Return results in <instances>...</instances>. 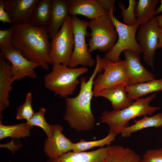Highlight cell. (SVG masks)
Masks as SVG:
<instances>
[{
    "mask_svg": "<svg viewBox=\"0 0 162 162\" xmlns=\"http://www.w3.org/2000/svg\"><path fill=\"white\" fill-rule=\"evenodd\" d=\"M96 65L88 80L82 77L80 79V91L74 98H65L66 109L63 116L70 128L78 132L90 131L95 123V117L91 109V101L93 96V82L96 76L104 70L103 58L97 54Z\"/></svg>",
    "mask_w": 162,
    "mask_h": 162,
    "instance_id": "6da1fadb",
    "label": "cell"
},
{
    "mask_svg": "<svg viewBox=\"0 0 162 162\" xmlns=\"http://www.w3.org/2000/svg\"><path fill=\"white\" fill-rule=\"evenodd\" d=\"M14 32L11 39L13 47L20 51L29 60L39 64L46 70L52 64L49 55L51 43L48 27H38L30 23L12 25Z\"/></svg>",
    "mask_w": 162,
    "mask_h": 162,
    "instance_id": "7a4b0ae2",
    "label": "cell"
},
{
    "mask_svg": "<svg viewBox=\"0 0 162 162\" xmlns=\"http://www.w3.org/2000/svg\"><path fill=\"white\" fill-rule=\"evenodd\" d=\"M156 96L157 94L154 93L145 98L138 99L129 106L122 110H105L100 118V122L108 125L109 133L120 134L123 129L129 126L130 120L137 117L151 116L161 109L159 106L150 105Z\"/></svg>",
    "mask_w": 162,
    "mask_h": 162,
    "instance_id": "3957f363",
    "label": "cell"
},
{
    "mask_svg": "<svg viewBox=\"0 0 162 162\" xmlns=\"http://www.w3.org/2000/svg\"><path fill=\"white\" fill-rule=\"evenodd\" d=\"M87 67L71 68L61 64L53 65L52 70L44 77L45 87L55 95L66 98L73 94L80 81L78 77L88 72Z\"/></svg>",
    "mask_w": 162,
    "mask_h": 162,
    "instance_id": "277c9868",
    "label": "cell"
},
{
    "mask_svg": "<svg viewBox=\"0 0 162 162\" xmlns=\"http://www.w3.org/2000/svg\"><path fill=\"white\" fill-rule=\"evenodd\" d=\"M88 26L91 30L88 44L89 52L91 53L96 50L106 52L110 51L116 43L118 36L109 15L106 14L90 20Z\"/></svg>",
    "mask_w": 162,
    "mask_h": 162,
    "instance_id": "5b68a950",
    "label": "cell"
},
{
    "mask_svg": "<svg viewBox=\"0 0 162 162\" xmlns=\"http://www.w3.org/2000/svg\"><path fill=\"white\" fill-rule=\"evenodd\" d=\"M113 12L111 11L108 14L116 29L118 39L113 48L105 53L104 58L115 62L121 60V53L125 50H129L140 54L142 52L136 36V31L140 25L137 23L132 26L126 25L118 20L114 16Z\"/></svg>",
    "mask_w": 162,
    "mask_h": 162,
    "instance_id": "8992f818",
    "label": "cell"
},
{
    "mask_svg": "<svg viewBox=\"0 0 162 162\" xmlns=\"http://www.w3.org/2000/svg\"><path fill=\"white\" fill-rule=\"evenodd\" d=\"M52 39L49 56L52 64L68 66L74 47L71 16H67L62 26Z\"/></svg>",
    "mask_w": 162,
    "mask_h": 162,
    "instance_id": "52a82bcc",
    "label": "cell"
},
{
    "mask_svg": "<svg viewBox=\"0 0 162 162\" xmlns=\"http://www.w3.org/2000/svg\"><path fill=\"white\" fill-rule=\"evenodd\" d=\"M71 17L74 47L68 66L75 68L81 65L86 67H93L96 61L89 52L88 45L86 42V37L89 35L87 31L88 22L80 19L76 15Z\"/></svg>",
    "mask_w": 162,
    "mask_h": 162,
    "instance_id": "ba28073f",
    "label": "cell"
},
{
    "mask_svg": "<svg viewBox=\"0 0 162 162\" xmlns=\"http://www.w3.org/2000/svg\"><path fill=\"white\" fill-rule=\"evenodd\" d=\"M104 70V73L98 74L93 81V94L119 84H124L129 86L125 60L113 62L105 59Z\"/></svg>",
    "mask_w": 162,
    "mask_h": 162,
    "instance_id": "9c48e42d",
    "label": "cell"
},
{
    "mask_svg": "<svg viewBox=\"0 0 162 162\" xmlns=\"http://www.w3.org/2000/svg\"><path fill=\"white\" fill-rule=\"evenodd\" d=\"M159 31L157 21L154 16L147 23L140 26L136 37L144 62L153 68L155 51L158 48Z\"/></svg>",
    "mask_w": 162,
    "mask_h": 162,
    "instance_id": "30bf717a",
    "label": "cell"
},
{
    "mask_svg": "<svg viewBox=\"0 0 162 162\" xmlns=\"http://www.w3.org/2000/svg\"><path fill=\"white\" fill-rule=\"evenodd\" d=\"M0 50V56L11 65V74L14 81H20L27 76L34 79L36 78L37 75L34 70L40 66L39 64L29 60L20 51L14 48Z\"/></svg>",
    "mask_w": 162,
    "mask_h": 162,
    "instance_id": "8fae6325",
    "label": "cell"
},
{
    "mask_svg": "<svg viewBox=\"0 0 162 162\" xmlns=\"http://www.w3.org/2000/svg\"><path fill=\"white\" fill-rule=\"evenodd\" d=\"M39 0H4L5 10L12 25L29 23Z\"/></svg>",
    "mask_w": 162,
    "mask_h": 162,
    "instance_id": "7c38bea8",
    "label": "cell"
},
{
    "mask_svg": "<svg viewBox=\"0 0 162 162\" xmlns=\"http://www.w3.org/2000/svg\"><path fill=\"white\" fill-rule=\"evenodd\" d=\"M123 52L125 58L129 86L155 79V75L146 70L141 63L140 53L129 50H125Z\"/></svg>",
    "mask_w": 162,
    "mask_h": 162,
    "instance_id": "4fadbf2b",
    "label": "cell"
},
{
    "mask_svg": "<svg viewBox=\"0 0 162 162\" xmlns=\"http://www.w3.org/2000/svg\"><path fill=\"white\" fill-rule=\"evenodd\" d=\"M63 130L61 125L54 124L52 137L47 138L45 141L44 152L50 159L57 158L72 150L73 143L63 134Z\"/></svg>",
    "mask_w": 162,
    "mask_h": 162,
    "instance_id": "5bb4252c",
    "label": "cell"
},
{
    "mask_svg": "<svg viewBox=\"0 0 162 162\" xmlns=\"http://www.w3.org/2000/svg\"><path fill=\"white\" fill-rule=\"evenodd\" d=\"M69 14L81 15L90 20L107 14L99 0H69Z\"/></svg>",
    "mask_w": 162,
    "mask_h": 162,
    "instance_id": "9a60e30c",
    "label": "cell"
},
{
    "mask_svg": "<svg viewBox=\"0 0 162 162\" xmlns=\"http://www.w3.org/2000/svg\"><path fill=\"white\" fill-rule=\"evenodd\" d=\"M126 86L124 84H119L102 90L93 96L107 99L111 103L113 110H122L129 106L134 102L127 92Z\"/></svg>",
    "mask_w": 162,
    "mask_h": 162,
    "instance_id": "2e32d148",
    "label": "cell"
},
{
    "mask_svg": "<svg viewBox=\"0 0 162 162\" xmlns=\"http://www.w3.org/2000/svg\"><path fill=\"white\" fill-rule=\"evenodd\" d=\"M11 65L2 56H0V117L2 112L10 105L9 92L12 89V84L14 81L11 74Z\"/></svg>",
    "mask_w": 162,
    "mask_h": 162,
    "instance_id": "e0dca14e",
    "label": "cell"
},
{
    "mask_svg": "<svg viewBox=\"0 0 162 162\" xmlns=\"http://www.w3.org/2000/svg\"><path fill=\"white\" fill-rule=\"evenodd\" d=\"M108 154L107 146L89 152L75 153L70 151L57 158H49L47 162H103Z\"/></svg>",
    "mask_w": 162,
    "mask_h": 162,
    "instance_id": "ac0fdd59",
    "label": "cell"
},
{
    "mask_svg": "<svg viewBox=\"0 0 162 162\" xmlns=\"http://www.w3.org/2000/svg\"><path fill=\"white\" fill-rule=\"evenodd\" d=\"M69 0H52L51 14L48 26L50 38L59 30L68 15Z\"/></svg>",
    "mask_w": 162,
    "mask_h": 162,
    "instance_id": "d6986e66",
    "label": "cell"
},
{
    "mask_svg": "<svg viewBox=\"0 0 162 162\" xmlns=\"http://www.w3.org/2000/svg\"><path fill=\"white\" fill-rule=\"evenodd\" d=\"M108 154L103 162H141L140 155L129 148L108 146Z\"/></svg>",
    "mask_w": 162,
    "mask_h": 162,
    "instance_id": "ffe728a7",
    "label": "cell"
},
{
    "mask_svg": "<svg viewBox=\"0 0 162 162\" xmlns=\"http://www.w3.org/2000/svg\"><path fill=\"white\" fill-rule=\"evenodd\" d=\"M134 123L128 126L121 131L122 137L129 138L134 133L143 129L151 128H160L162 126V113L160 112L151 116H144L140 119L134 120Z\"/></svg>",
    "mask_w": 162,
    "mask_h": 162,
    "instance_id": "44dd1931",
    "label": "cell"
},
{
    "mask_svg": "<svg viewBox=\"0 0 162 162\" xmlns=\"http://www.w3.org/2000/svg\"><path fill=\"white\" fill-rule=\"evenodd\" d=\"M127 92L133 100L151 93L162 91V78L126 87Z\"/></svg>",
    "mask_w": 162,
    "mask_h": 162,
    "instance_id": "7402d4cb",
    "label": "cell"
},
{
    "mask_svg": "<svg viewBox=\"0 0 162 162\" xmlns=\"http://www.w3.org/2000/svg\"><path fill=\"white\" fill-rule=\"evenodd\" d=\"M52 0H39L35 6L30 24L38 27L48 26L51 14Z\"/></svg>",
    "mask_w": 162,
    "mask_h": 162,
    "instance_id": "603a6c76",
    "label": "cell"
},
{
    "mask_svg": "<svg viewBox=\"0 0 162 162\" xmlns=\"http://www.w3.org/2000/svg\"><path fill=\"white\" fill-rule=\"evenodd\" d=\"M158 0H139L135 8L137 23L145 24L154 16Z\"/></svg>",
    "mask_w": 162,
    "mask_h": 162,
    "instance_id": "cb8c5ba5",
    "label": "cell"
},
{
    "mask_svg": "<svg viewBox=\"0 0 162 162\" xmlns=\"http://www.w3.org/2000/svg\"><path fill=\"white\" fill-rule=\"evenodd\" d=\"M31 126L26 123H22L12 125H4L0 122V140L8 137L20 138L30 135Z\"/></svg>",
    "mask_w": 162,
    "mask_h": 162,
    "instance_id": "d4e9b609",
    "label": "cell"
},
{
    "mask_svg": "<svg viewBox=\"0 0 162 162\" xmlns=\"http://www.w3.org/2000/svg\"><path fill=\"white\" fill-rule=\"evenodd\" d=\"M116 135L115 134L109 133L104 138L93 141H86L83 139H81L78 142L73 143L72 151L77 153L84 152L95 147H102L105 145L109 146L115 140Z\"/></svg>",
    "mask_w": 162,
    "mask_h": 162,
    "instance_id": "484cf974",
    "label": "cell"
},
{
    "mask_svg": "<svg viewBox=\"0 0 162 162\" xmlns=\"http://www.w3.org/2000/svg\"><path fill=\"white\" fill-rule=\"evenodd\" d=\"M46 112L44 108H40L38 112H34L26 123L32 127L37 126L40 127L45 133L47 138H50L53 136L54 125H50L46 122L45 117Z\"/></svg>",
    "mask_w": 162,
    "mask_h": 162,
    "instance_id": "4316f807",
    "label": "cell"
},
{
    "mask_svg": "<svg viewBox=\"0 0 162 162\" xmlns=\"http://www.w3.org/2000/svg\"><path fill=\"white\" fill-rule=\"evenodd\" d=\"M137 2L135 0H129V5L126 8L124 4L121 2L118 4L121 10V15L123 23L128 26H133L137 24V20L135 13V8Z\"/></svg>",
    "mask_w": 162,
    "mask_h": 162,
    "instance_id": "83f0119b",
    "label": "cell"
},
{
    "mask_svg": "<svg viewBox=\"0 0 162 162\" xmlns=\"http://www.w3.org/2000/svg\"><path fill=\"white\" fill-rule=\"evenodd\" d=\"M32 94L31 92L27 93L24 104L17 109L16 118L17 120L26 119L29 120L32 116L34 112L32 106Z\"/></svg>",
    "mask_w": 162,
    "mask_h": 162,
    "instance_id": "f1b7e54d",
    "label": "cell"
},
{
    "mask_svg": "<svg viewBox=\"0 0 162 162\" xmlns=\"http://www.w3.org/2000/svg\"><path fill=\"white\" fill-rule=\"evenodd\" d=\"M13 32L12 26L9 28L0 30V49L14 48L11 42Z\"/></svg>",
    "mask_w": 162,
    "mask_h": 162,
    "instance_id": "f546056e",
    "label": "cell"
},
{
    "mask_svg": "<svg viewBox=\"0 0 162 162\" xmlns=\"http://www.w3.org/2000/svg\"><path fill=\"white\" fill-rule=\"evenodd\" d=\"M142 158L150 162H162V147L146 151Z\"/></svg>",
    "mask_w": 162,
    "mask_h": 162,
    "instance_id": "4dcf8cb0",
    "label": "cell"
},
{
    "mask_svg": "<svg viewBox=\"0 0 162 162\" xmlns=\"http://www.w3.org/2000/svg\"><path fill=\"white\" fill-rule=\"evenodd\" d=\"M103 9L108 14L111 11L113 12L117 10L114 5L115 0H99Z\"/></svg>",
    "mask_w": 162,
    "mask_h": 162,
    "instance_id": "1f68e13d",
    "label": "cell"
},
{
    "mask_svg": "<svg viewBox=\"0 0 162 162\" xmlns=\"http://www.w3.org/2000/svg\"><path fill=\"white\" fill-rule=\"evenodd\" d=\"M0 21L4 23L12 24L9 15L5 10L4 0H0Z\"/></svg>",
    "mask_w": 162,
    "mask_h": 162,
    "instance_id": "d6a6232c",
    "label": "cell"
},
{
    "mask_svg": "<svg viewBox=\"0 0 162 162\" xmlns=\"http://www.w3.org/2000/svg\"><path fill=\"white\" fill-rule=\"evenodd\" d=\"M162 48V28H159L158 48Z\"/></svg>",
    "mask_w": 162,
    "mask_h": 162,
    "instance_id": "836d02e7",
    "label": "cell"
},
{
    "mask_svg": "<svg viewBox=\"0 0 162 162\" xmlns=\"http://www.w3.org/2000/svg\"><path fill=\"white\" fill-rule=\"evenodd\" d=\"M155 17L159 28H162V14Z\"/></svg>",
    "mask_w": 162,
    "mask_h": 162,
    "instance_id": "e575fe53",
    "label": "cell"
},
{
    "mask_svg": "<svg viewBox=\"0 0 162 162\" xmlns=\"http://www.w3.org/2000/svg\"><path fill=\"white\" fill-rule=\"evenodd\" d=\"M160 4L156 9L154 13V15L159 14L162 12V0L160 1Z\"/></svg>",
    "mask_w": 162,
    "mask_h": 162,
    "instance_id": "d590c367",
    "label": "cell"
},
{
    "mask_svg": "<svg viewBox=\"0 0 162 162\" xmlns=\"http://www.w3.org/2000/svg\"><path fill=\"white\" fill-rule=\"evenodd\" d=\"M141 162H150L148 161L147 160H146L144 159L143 158H142L141 160Z\"/></svg>",
    "mask_w": 162,
    "mask_h": 162,
    "instance_id": "8d00e7d4",
    "label": "cell"
}]
</instances>
